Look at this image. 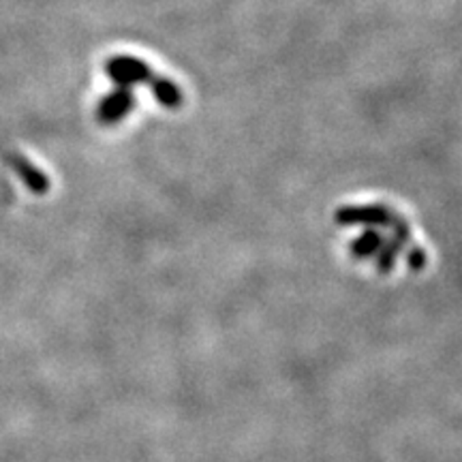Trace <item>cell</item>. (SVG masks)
Wrapping results in <instances>:
<instances>
[{"mask_svg": "<svg viewBox=\"0 0 462 462\" xmlns=\"http://www.w3.org/2000/svg\"><path fill=\"white\" fill-rule=\"evenodd\" d=\"M135 106V97L129 88H118L112 95L103 97L99 107H97V120L101 125H116L125 118Z\"/></svg>", "mask_w": 462, "mask_h": 462, "instance_id": "cell-3", "label": "cell"}, {"mask_svg": "<svg viewBox=\"0 0 462 462\" xmlns=\"http://www.w3.org/2000/svg\"><path fill=\"white\" fill-rule=\"evenodd\" d=\"M106 73L118 88H131L133 84L148 82L152 71L146 62L133 56H114L106 62Z\"/></svg>", "mask_w": 462, "mask_h": 462, "instance_id": "cell-2", "label": "cell"}, {"mask_svg": "<svg viewBox=\"0 0 462 462\" xmlns=\"http://www.w3.org/2000/svg\"><path fill=\"white\" fill-rule=\"evenodd\" d=\"M402 242L394 238L392 236L390 240H383V245H381V248L377 251V259H374V265H377V270L381 274H388L392 268L396 265V259L398 255H401L402 251Z\"/></svg>", "mask_w": 462, "mask_h": 462, "instance_id": "cell-7", "label": "cell"}, {"mask_svg": "<svg viewBox=\"0 0 462 462\" xmlns=\"http://www.w3.org/2000/svg\"><path fill=\"white\" fill-rule=\"evenodd\" d=\"M394 212L381 204H368V206H343L338 208L334 221L343 227H388L392 223Z\"/></svg>", "mask_w": 462, "mask_h": 462, "instance_id": "cell-1", "label": "cell"}, {"mask_svg": "<svg viewBox=\"0 0 462 462\" xmlns=\"http://www.w3.org/2000/svg\"><path fill=\"white\" fill-rule=\"evenodd\" d=\"M429 263V255L424 253V248L420 246H411L407 251V265L413 270V273H421Z\"/></svg>", "mask_w": 462, "mask_h": 462, "instance_id": "cell-8", "label": "cell"}, {"mask_svg": "<svg viewBox=\"0 0 462 462\" xmlns=\"http://www.w3.org/2000/svg\"><path fill=\"white\" fill-rule=\"evenodd\" d=\"M383 245V236L379 234L377 229H366L362 236L351 242V255L356 259H366L377 255V251Z\"/></svg>", "mask_w": 462, "mask_h": 462, "instance_id": "cell-6", "label": "cell"}, {"mask_svg": "<svg viewBox=\"0 0 462 462\" xmlns=\"http://www.w3.org/2000/svg\"><path fill=\"white\" fill-rule=\"evenodd\" d=\"M5 161H7V165L11 167V170H14L17 176L22 178V182L26 184L31 193H34V195L48 193V189H50L48 176H45L39 167H34L26 157H22L20 152H5Z\"/></svg>", "mask_w": 462, "mask_h": 462, "instance_id": "cell-4", "label": "cell"}, {"mask_svg": "<svg viewBox=\"0 0 462 462\" xmlns=\"http://www.w3.org/2000/svg\"><path fill=\"white\" fill-rule=\"evenodd\" d=\"M148 88L165 109H178L182 106V92L171 79L152 73V78L148 79Z\"/></svg>", "mask_w": 462, "mask_h": 462, "instance_id": "cell-5", "label": "cell"}]
</instances>
